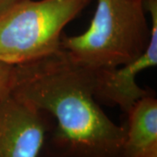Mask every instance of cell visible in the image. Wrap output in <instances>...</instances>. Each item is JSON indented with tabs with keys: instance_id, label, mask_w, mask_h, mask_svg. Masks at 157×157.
I'll use <instances>...</instances> for the list:
<instances>
[{
	"instance_id": "cell-8",
	"label": "cell",
	"mask_w": 157,
	"mask_h": 157,
	"mask_svg": "<svg viewBox=\"0 0 157 157\" xmlns=\"http://www.w3.org/2000/svg\"><path fill=\"white\" fill-rule=\"evenodd\" d=\"M21 0H0V12L4 11L12 5L16 4Z\"/></svg>"
},
{
	"instance_id": "cell-4",
	"label": "cell",
	"mask_w": 157,
	"mask_h": 157,
	"mask_svg": "<svg viewBox=\"0 0 157 157\" xmlns=\"http://www.w3.org/2000/svg\"><path fill=\"white\" fill-rule=\"evenodd\" d=\"M144 5L151 21L150 40L146 50L135 59L120 67L92 70L97 101L118 106L126 114L139 100L152 94L138 85L136 76L157 65V0H145Z\"/></svg>"
},
{
	"instance_id": "cell-9",
	"label": "cell",
	"mask_w": 157,
	"mask_h": 157,
	"mask_svg": "<svg viewBox=\"0 0 157 157\" xmlns=\"http://www.w3.org/2000/svg\"><path fill=\"white\" fill-rule=\"evenodd\" d=\"M144 1H145V0H144Z\"/></svg>"
},
{
	"instance_id": "cell-5",
	"label": "cell",
	"mask_w": 157,
	"mask_h": 157,
	"mask_svg": "<svg viewBox=\"0 0 157 157\" xmlns=\"http://www.w3.org/2000/svg\"><path fill=\"white\" fill-rule=\"evenodd\" d=\"M49 115L12 94L0 101V157H39Z\"/></svg>"
},
{
	"instance_id": "cell-3",
	"label": "cell",
	"mask_w": 157,
	"mask_h": 157,
	"mask_svg": "<svg viewBox=\"0 0 157 157\" xmlns=\"http://www.w3.org/2000/svg\"><path fill=\"white\" fill-rule=\"evenodd\" d=\"M92 0H21L0 12V59L21 65L61 49L63 30Z\"/></svg>"
},
{
	"instance_id": "cell-2",
	"label": "cell",
	"mask_w": 157,
	"mask_h": 157,
	"mask_svg": "<svg viewBox=\"0 0 157 157\" xmlns=\"http://www.w3.org/2000/svg\"><path fill=\"white\" fill-rule=\"evenodd\" d=\"M144 0H98L90 25L83 33L63 35L61 49L89 70L120 67L146 50L151 28Z\"/></svg>"
},
{
	"instance_id": "cell-7",
	"label": "cell",
	"mask_w": 157,
	"mask_h": 157,
	"mask_svg": "<svg viewBox=\"0 0 157 157\" xmlns=\"http://www.w3.org/2000/svg\"><path fill=\"white\" fill-rule=\"evenodd\" d=\"M16 66L0 59V101L11 93Z\"/></svg>"
},
{
	"instance_id": "cell-6",
	"label": "cell",
	"mask_w": 157,
	"mask_h": 157,
	"mask_svg": "<svg viewBox=\"0 0 157 157\" xmlns=\"http://www.w3.org/2000/svg\"><path fill=\"white\" fill-rule=\"evenodd\" d=\"M127 116L123 157H157L156 98H141Z\"/></svg>"
},
{
	"instance_id": "cell-1",
	"label": "cell",
	"mask_w": 157,
	"mask_h": 157,
	"mask_svg": "<svg viewBox=\"0 0 157 157\" xmlns=\"http://www.w3.org/2000/svg\"><path fill=\"white\" fill-rule=\"evenodd\" d=\"M11 94L56 121L42 148L45 157H123L126 127L100 107L92 70L63 49L16 66Z\"/></svg>"
}]
</instances>
